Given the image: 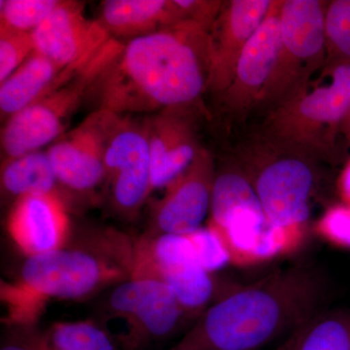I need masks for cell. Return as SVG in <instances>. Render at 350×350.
I'll use <instances>...</instances> for the list:
<instances>
[{
  "instance_id": "6da1fadb",
  "label": "cell",
  "mask_w": 350,
  "mask_h": 350,
  "mask_svg": "<svg viewBox=\"0 0 350 350\" xmlns=\"http://www.w3.org/2000/svg\"><path fill=\"white\" fill-rule=\"evenodd\" d=\"M208 32L184 21L123 44L93 88L98 110L124 116L191 105L208 86Z\"/></svg>"
},
{
  "instance_id": "7a4b0ae2",
  "label": "cell",
  "mask_w": 350,
  "mask_h": 350,
  "mask_svg": "<svg viewBox=\"0 0 350 350\" xmlns=\"http://www.w3.org/2000/svg\"><path fill=\"white\" fill-rule=\"evenodd\" d=\"M324 276L305 266L282 269L214 301L170 350H258L319 314Z\"/></svg>"
},
{
  "instance_id": "3957f363",
  "label": "cell",
  "mask_w": 350,
  "mask_h": 350,
  "mask_svg": "<svg viewBox=\"0 0 350 350\" xmlns=\"http://www.w3.org/2000/svg\"><path fill=\"white\" fill-rule=\"evenodd\" d=\"M135 239L113 229L71 236L61 250L27 258L13 282L1 280L5 326L38 325L49 301H82L131 278Z\"/></svg>"
},
{
  "instance_id": "277c9868",
  "label": "cell",
  "mask_w": 350,
  "mask_h": 350,
  "mask_svg": "<svg viewBox=\"0 0 350 350\" xmlns=\"http://www.w3.org/2000/svg\"><path fill=\"white\" fill-rule=\"evenodd\" d=\"M350 110V62L326 61L290 100L269 110L262 126L269 144L297 155L335 144Z\"/></svg>"
},
{
  "instance_id": "5b68a950",
  "label": "cell",
  "mask_w": 350,
  "mask_h": 350,
  "mask_svg": "<svg viewBox=\"0 0 350 350\" xmlns=\"http://www.w3.org/2000/svg\"><path fill=\"white\" fill-rule=\"evenodd\" d=\"M100 310L96 321L105 329L116 326L112 337L123 350H144L167 340L189 319L172 288L140 275L112 287Z\"/></svg>"
},
{
  "instance_id": "8992f818",
  "label": "cell",
  "mask_w": 350,
  "mask_h": 350,
  "mask_svg": "<svg viewBox=\"0 0 350 350\" xmlns=\"http://www.w3.org/2000/svg\"><path fill=\"white\" fill-rule=\"evenodd\" d=\"M327 3L319 0H283L278 59L258 105L269 110L280 107L325 64Z\"/></svg>"
},
{
  "instance_id": "52a82bcc",
  "label": "cell",
  "mask_w": 350,
  "mask_h": 350,
  "mask_svg": "<svg viewBox=\"0 0 350 350\" xmlns=\"http://www.w3.org/2000/svg\"><path fill=\"white\" fill-rule=\"evenodd\" d=\"M122 45L113 39L79 75L9 118L1 133L2 150L7 160L40 151L56 142Z\"/></svg>"
},
{
  "instance_id": "ba28073f",
  "label": "cell",
  "mask_w": 350,
  "mask_h": 350,
  "mask_svg": "<svg viewBox=\"0 0 350 350\" xmlns=\"http://www.w3.org/2000/svg\"><path fill=\"white\" fill-rule=\"evenodd\" d=\"M131 275L155 278L172 288L189 319H198L215 298L213 275L200 264L187 236L144 234L135 239Z\"/></svg>"
},
{
  "instance_id": "9c48e42d",
  "label": "cell",
  "mask_w": 350,
  "mask_h": 350,
  "mask_svg": "<svg viewBox=\"0 0 350 350\" xmlns=\"http://www.w3.org/2000/svg\"><path fill=\"white\" fill-rule=\"evenodd\" d=\"M266 159L251 163L244 172L255 189L268 225L284 232L294 243L310 218L314 174L297 154L285 151Z\"/></svg>"
},
{
  "instance_id": "30bf717a",
  "label": "cell",
  "mask_w": 350,
  "mask_h": 350,
  "mask_svg": "<svg viewBox=\"0 0 350 350\" xmlns=\"http://www.w3.org/2000/svg\"><path fill=\"white\" fill-rule=\"evenodd\" d=\"M105 183L112 208L133 218L151 195V163L146 121L113 114L105 155Z\"/></svg>"
},
{
  "instance_id": "8fae6325",
  "label": "cell",
  "mask_w": 350,
  "mask_h": 350,
  "mask_svg": "<svg viewBox=\"0 0 350 350\" xmlns=\"http://www.w3.org/2000/svg\"><path fill=\"white\" fill-rule=\"evenodd\" d=\"M209 226L234 261H253L268 229L266 216L244 170H228L214 178Z\"/></svg>"
},
{
  "instance_id": "7c38bea8",
  "label": "cell",
  "mask_w": 350,
  "mask_h": 350,
  "mask_svg": "<svg viewBox=\"0 0 350 350\" xmlns=\"http://www.w3.org/2000/svg\"><path fill=\"white\" fill-rule=\"evenodd\" d=\"M81 2L59 1L32 31L36 52L64 71L79 73L113 40L98 20L87 17Z\"/></svg>"
},
{
  "instance_id": "4fadbf2b",
  "label": "cell",
  "mask_w": 350,
  "mask_h": 350,
  "mask_svg": "<svg viewBox=\"0 0 350 350\" xmlns=\"http://www.w3.org/2000/svg\"><path fill=\"white\" fill-rule=\"evenodd\" d=\"M112 117L98 110L49 147L48 157L59 185L90 194L105 182V144Z\"/></svg>"
},
{
  "instance_id": "5bb4252c",
  "label": "cell",
  "mask_w": 350,
  "mask_h": 350,
  "mask_svg": "<svg viewBox=\"0 0 350 350\" xmlns=\"http://www.w3.org/2000/svg\"><path fill=\"white\" fill-rule=\"evenodd\" d=\"M215 175L213 158L202 149L190 167L167 186L162 199L156 202L145 234L187 236L200 229L211 213Z\"/></svg>"
},
{
  "instance_id": "9a60e30c",
  "label": "cell",
  "mask_w": 350,
  "mask_h": 350,
  "mask_svg": "<svg viewBox=\"0 0 350 350\" xmlns=\"http://www.w3.org/2000/svg\"><path fill=\"white\" fill-rule=\"evenodd\" d=\"M273 0L226 1L209 29V77L207 90L230 87L246 44L268 15Z\"/></svg>"
},
{
  "instance_id": "2e32d148",
  "label": "cell",
  "mask_w": 350,
  "mask_h": 350,
  "mask_svg": "<svg viewBox=\"0 0 350 350\" xmlns=\"http://www.w3.org/2000/svg\"><path fill=\"white\" fill-rule=\"evenodd\" d=\"M7 232L27 258L61 250L71 236L68 208L62 195L25 196L15 200Z\"/></svg>"
},
{
  "instance_id": "e0dca14e",
  "label": "cell",
  "mask_w": 350,
  "mask_h": 350,
  "mask_svg": "<svg viewBox=\"0 0 350 350\" xmlns=\"http://www.w3.org/2000/svg\"><path fill=\"white\" fill-rule=\"evenodd\" d=\"M283 0H273L268 15L246 44L234 79L224 92L228 109L236 114L258 105L275 68L280 46V11Z\"/></svg>"
},
{
  "instance_id": "ac0fdd59",
  "label": "cell",
  "mask_w": 350,
  "mask_h": 350,
  "mask_svg": "<svg viewBox=\"0 0 350 350\" xmlns=\"http://www.w3.org/2000/svg\"><path fill=\"white\" fill-rule=\"evenodd\" d=\"M151 163V193L167 188L200 153L186 107L170 108L146 120Z\"/></svg>"
},
{
  "instance_id": "d6986e66",
  "label": "cell",
  "mask_w": 350,
  "mask_h": 350,
  "mask_svg": "<svg viewBox=\"0 0 350 350\" xmlns=\"http://www.w3.org/2000/svg\"><path fill=\"white\" fill-rule=\"evenodd\" d=\"M98 21L112 38L128 42L185 20L175 0H107Z\"/></svg>"
},
{
  "instance_id": "ffe728a7",
  "label": "cell",
  "mask_w": 350,
  "mask_h": 350,
  "mask_svg": "<svg viewBox=\"0 0 350 350\" xmlns=\"http://www.w3.org/2000/svg\"><path fill=\"white\" fill-rule=\"evenodd\" d=\"M68 81L63 69L34 51L19 68L1 83L2 116L11 118Z\"/></svg>"
},
{
  "instance_id": "44dd1931",
  "label": "cell",
  "mask_w": 350,
  "mask_h": 350,
  "mask_svg": "<svg viewBox=\"0 0 350 350\" xmlns=\"http://www.w3.org/2000/svg\"><path fill=\"white\" fill-rule=\"evenodd\" d=\"M47 152L36 151L6 160L1 170L2 191L19 199L25 196L62 195Z\"/></svg>"
},
{
  "instance_id": "7402d4cb",
  "label": "cell",
  "mask_w": 350,
  "mask_h": 350,
  "mask_svg": "<svg viewBox=\"0 0 350 350\" xmlns=\"http://www.w3.org/2000/svg\"><path fill=\"white\" fill-rule=\"evenodd\" d=\"M293 350H350V310L320 312L297 330Z\"/></svg>"
},
{
  "instance_id": "603a6c76",
  "label": "cell",
  "mask_w": 350,
  "mask_h": 350,
  "mask_svg": "<svg viewBox=\"0 0 350 350\" xmlns=\"http://www.w3.org/2000/svg\"><path fill=\"white\" fill-rule=\"evenodd\" d=\"M50 350H118L119 345L96 320L56 322L45 332Z\"/></svg>"
},
{
  "instance_id": "cb8c5ba5",
  "label": "cell",
  "mask_w": 350,
  "mask_h": 350,
  "mask_svg": "<svg viewBox=\"0 0 350 350\" xmlns=\"http://www.w3.org/2000/svg\"><path fill=\"white\" fill-rule=\"evenodd\" d=\"M61 0H1L0 27L32 32L47 19Z\"/></svg>"
},
{
  "instance_id": "d4e9b609",
  "label": "cell",
  "mask_w": 350,
  "mask_h": 350,
  "mask_svg": "<svg viewBox=\"0 0 350 350\" xmlns=\"http://www.w3.org/2000/svg\"><path fill=\"white\" fill-rule=\"evenodd\" d=\"M325 42L326 61L350 62V0L327 3Z\"/></svg>"
},
{
  "instance_id": "484cf974",
  "label": "cell",
  "mask_w": 350,
  "mask_h": 350,
  "mask_svg": "<svg viewBox=\"0 0 350 350\" xmlns=\"http://www.w3.org/2000/svg\"><path fill=\"white\" fill-rule=\"evenodd\" d=\"M36 51L32 32L0 27V82L6 80Z\"/></svg>"
},
{
  "instance_id": "4316f807",
  "label": "cell",
  "mask_w": 350,
  "mask_h": 350,
  "mask_svg": "<svg viewBox=\"0 0 350 350\" xmlns=\"http://www.w3.org/2000/svg\"><path fill=\"white\" fill-rule=\"evenodd\" d=\"M187 237L200 264L209 273L221 268L226 262L231 260L222 239L211 228H200Z\"/></svg>"
},
{
  "instance_id": "83f0119b",
  "label": "cell",
  "mask_w": 350,
  "mask_h": 350,
  "mask_svg": "<svg viewBox=\"0 0 350 350\" xmlns=\"http://www.w3.org/2000/svg\"><path fill=\"white\" fill-rule=\"evenodd\" d=\"M319 232L340 247L350 248V204L332 206L319 222Z\"/></svg>"
},
{
  "instance_id": "f1b7e54d",
  "label": "cell",
  "mask_w": 350,
  "mask_h": 350,
  "mask_svg": "<svg viewBox=\"0 0 350 350\" xmlns=\"http://www.w3.org/2000/svg\"><path fill=\"white\" fill-rule=\"evenodd\" d=\"M0 350H50L38 325L5 326Z\"/></svg>"
},
{
  "instance_id": "f546056e",
  "label": "cell",
  "mask_w": 350,
  "mask_h": 350,
  "mask_svg": "<svg viewBox=\"0 0 350 350\" xmlns=\"http://www.w3.org/2000/svg\"><path fill=\"white\" fill-rule=\"evenodd\" d=\"M184 20L192 21L211 29L222 9L223 1L206 0H175Z\"/></svg>"
},
{
  "instance_id": "4dcf8cb0",
  "label": "cell",
  "mask_w": 350,
  "mask_h": 350,
  "mask_svg": "<svg viewBox=\"0 0 350 350\" xmlns=\"http://www.w3.org/2000/svg\"><path fill=\"white\" fill-rule=\"evenodd\" d=\"M338 188L345 204H350V161L340 175Z\"/></svg>"
},
{
  "instance_id": "1f68e13d",
  "label": "cell",
  "mask_w": 350,
  "mask_h": 350,
  "mask_svg": "<svg viewBox=\"0 0 350 350\" xmlns=\"http://www.w3.org/2000/svg\"><path fill=\"white\" fill-rule=\"evenodd\" d=\"M296 332L297 331H295L282 345H278L276 349L273 350H293L295 340H296Z\"/></svg>"
},
{
  "instance_id": "d6a6232c",
  "label": "cell",
  "mask_w": 350,
  "mask_h": 350,
  "mask_svg": "<svg viewBox=\"0 0 350 350\" xmlns=\"http://www.w3.org/2000/svg\"><path fill=\"white\" fill-rule=\"evenodd\" d=\"M340 133L345 135L347 138V140L350 142V110L347 116L345 117L344 123H342V130Z\"/></svg>"
}]
</instances>
